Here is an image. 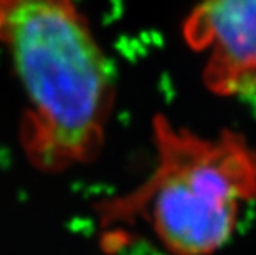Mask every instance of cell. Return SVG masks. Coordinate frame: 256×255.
I'll return each mask as SVG.
<instances>
[{"instance_id": "6da1fadb", "label": "cell", "mask_w": 256, "mask_h": 255, "mask_svg": "<svg viewBox=\"0 0 256 255\" xmlns=\"http://www.w3.org/2000/svg\"><path fill=\"white\" fill-rule=\"evenodd\" d=\"M0 43L25 96L22 146L43 172L100 156L114 105L112 73L72 0H0Z\"/></svg>"}, {"instance_id": "7a4b0ae2", "label": "cell", "mask_w": 256, "mask_h": 255, "mask_svg": "<svg viewBox=\"0 0 256 255\" xmlns=\"http://www.w3.org/2000/svg\"><path fill=\"white\" fill-rule=\"evenodd\" d=\"M157 164L126 196L98 205L101 224L144 215L174 255H210L225 245L243 200L256 199V153L240 134L204 139L154 119Z\"/></svg>"}, {"instance_id": "3957f363", "label": "cell", "mask_w": 256, "mask_h": 255, "mask_svg": "<svg viewBox=\"0 0 256 255\" xmlns=\"http://www.w3.org/2000/svg\"><path fill=\"white\" fill-rule=\"evenodd\" d=\"M184 35L208 52L205 81L220 95L256 96V0H204L185 22Z\"/></svg>"}]
</instances>
